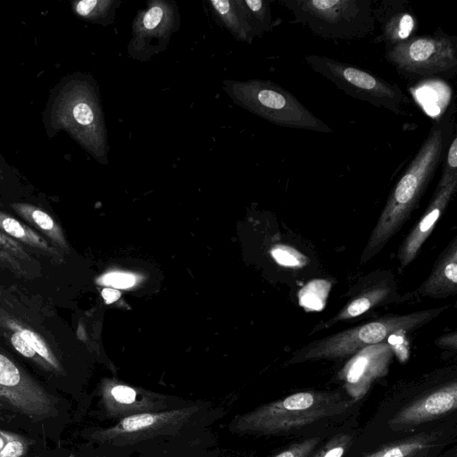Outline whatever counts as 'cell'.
I'll return each instance as SVG.
<instances>
[{
  "label": "cell",
  "instance_id": "cell-1",
  "mask_svg": "<svg viewBox=\"0 0 457 457\" xmlns=\"http://www.w3.org/2000/svg\"><path fill=\"white\" fill-rule=\"evenodd\" d=\"M365 401L340 386L299 390L237 415L228 427L240 435L291 440L328 435L358 420Z\"/></svg>",
  "mask_w": 457,
  "mask_h": 457
},
{
  "label": "cell",
  "instance_id": "cell-2",
  "mask_svg": "<svg viewBox=\"0 0 457 457\" xmlns=\"http://www.w3.org/2000/svg\"><path fill=\"white\" fill-rule=\"evenodd\" d=\"M457 414V370L445 368L401 381L386 392L353 445L402 436Z\"/></svg>",
  "mask_w": 457,
  "mask_h": 457
},
{
  "label": "cell",
  "instance_id": "cell-3",
  "mask_svg": "<svg viewBox=\"0 0 457 457\" xmlns=\"http://www.w3.org/2000/svg\"><path fill=\"white\" fill-rule=\"evenodd\" d=\"M455 133L453 104L434 120L414 158L395 185L361 253V263L378 254L408 220L443 163Z\"/></svg>",
  "mask_w": 457,
  "mask_h": 457
},
{
  "label": "cell",
  "instance_id": "cell-4",
  "mask_svg": "<svg viewBox=\"0 0 457 457\" xmlns=\"http://www.w3.org/2000/svg\"><path fill=\"white\" fill-rule=\"evenodd\" d=\"M448 308L445 305L408 314L386 315L342 330L303 345L291 354L287 364L350 357L366 346L386 341L392 334L421 328Z\"/></svg>",
  "mask_w": 457,
  "mask_h": 457
},
{
  "label": "cell",
  "instance_id": "cell-5",
  "mask_svg": "<svg viewBox=\"0 0 457 457\" xmlns=\"http://www.w3.org/2000/svg\"><path fill=\"white\" fill-rule=\"evenodd\" d=\"M301 24L326 39L353 40L376 29L373 0H279Z\"/></svg>",
  "mask_w": 457,
  "mask_h": 457
},
{
  "label": "cell",
  "instance_id": "cell-6",
  "mask_svg": "<svg viewBox=\"0 0 457 457\" xmlns=\"http://www.w3.org/2000/svg\"><path fill=\"white\" fill-rule=\"evenodd\" d=\"M51 122L68 132L99 161L106 156L105 128L97 96L82 79L68 82L60 91L52 110Z\"/></svg>",
  "mask_w": 457,
  "mask_h": 457
},
{
  "label": "cell",
  "instance_id": "cell-7",
  "mask_svg": "<svg viewBox=\"0 0 457 457\" xmlns=\"http://www.w3.org/2000/svg\"><path fill=\"white\" fill-rule=\"evenodd\" d=\"M228 94L240 106L282 127L330 133L332 129L316 117L294 95L269 80L232 82Z\"/></svg>",
  "mask_w": 457,
  "mask_h": 457
},
{
  "label": "cell",
  "instance_id": "cell-8",
  "mask_svg": "<svg viewBox=\"0 0 457 457\" xmlns=\"http://www.w3.org/2000/svg\"><path fill=\"white\" fill-rule=\"evenodd\" d=\"M385 58L410 81L452 79L457 73V37L439 28L386 48Z\"/></svg>",
  "mask_w": 457,
  "mask_h": 457
},
{
  "label": "cell",
  "instance_id": "cell-9",
  "mask_svg": "<svg viewBox=\"0 0 457 457\" xmlns=\"http://www.w3.org/2000/svg\"><path fill=\"white\" fill-rule=\"evenodd\" d=\"M304 61L313 71L326 78L346 95L376 107L400 115L403 113V105L411 103L396 83L391 84L352 64L318 54H308Z\"/></svg>",
  "mask_w": 457,
  "mask_h": 457
},
{
  "label": "cell",
  "instance_id": "cell-10",
  "mask_svg": "<svg viewBox=\"0 0 457 457\" xmlns=\"http://www.w3.org/2000/svg\"><path fill=\"white\" fill-rule=\"evenodd\" d=\"M196 403L158 412L129 416L107 428L94 429L90 437L115 446L130 445L155 436L174 435L187 427L199 411Z\"/></svg>",
  "mask_w": 457,
  "mask_h": 457
},
{
  "label": "cell",
  "instance_id": "cell-11",
  "mask_svg": "<svg viewBox=\"0 0 457 457\" xmlns=\"http://www.w3.org/2000/svg\"><path fill=\"white\" fill-rule=\"evenodd\" d=\"M457 444V414L411 434L365 445H352L344 457H439Z\"/></svg>",
  "mask_w": 457,
  "mask_h": 457
},
{
  "label": "cell",
  "instance_id": "cell-12",
  "mask_svg": "<svg viewBox=\"0 0 457 457\" xmlns=\"http://www.w3.org/2000/svg\"><path fill=\"white\" fill-rule=\"evenodd\" d=\"M0 395L13 411L33 420L50 417L55 409L54 395L1 352Z\"/></svg>",
  "mask_w": 457,
  "mask_h": 457
},
{
  "label": "cell",
  "instance_id": "cell-13",
  "mask_svg": "<svg viewBox=\"0 0 457 457\" xmlns=\"http://www.w3.org/2000/svg\"><path fill=\"white\" fill-rule=\"evenodd\" d=\"M100 403L105 416L115 420L136 414L163 411L189 404L173 396L146 391L112 380H104L101 385Z\"/></svg>",
  "mask_w": 457,
  "mask_h": 457
},
{
  "label": "cell",
  "instance_id": "cell-14",
  "mask_svg": "<svg viewBox=\"0 0 457 457\" xmlns=\"http://www.w3.org/2000/svg\"><path fill=\"white\" fill-rule=\"evenodd\" d=\"M394 355L387 341L359 350L338 371L340 387L354 399L366 400L373 384L386 376Z\"/></svg>",
  "mask_w": 457,
  "mask_h": 457
},
{
  "label": "cell",
  "instance_id": "cell-15",
  "mask_svg": "<svg viewBox=\"0 0 457 457\" xmlns=\"http://www.w3.org/2000/svg\"><path fill=\"white\" fill-rule=\"evenodd\" d=\"M178 13L172 3L154 1L150 7L138 13L132 27L129 53L134 58L147 60L163 51L176 29Z\"/></svg>",
  "mask_w": 457,
  "mask_h": 457
},
{
  "label": "cell",
  "instance_id": "cell-16",
  "mask_svg": "<svg viewBox=\"0 0 457 457\" xmlns=\"http://www.w3.org/2000/svg\"><path fill=\"white\" fill-rule=\"evenodd\" d=\"M355 295L331 319L316 326L313 331L328 328L337 322L349 320L399 298L396 284L390 271H378L368 275L357 285Z\"/></svg>",
  "mask_w": 457,
  "mask_h": 457
},
{
  "label": "cell",
  "instance_id": "cell-17",
  "mask_svg": "<svg viewBox=\"0 0 457 457\" xmlns=\"http://www.w3.org/2000/svg\"><path fill=\"white\" fill-rule=\"evenodd\" d=\"M457 189V179L445 185H437L431 201L420 220L411 229L399 247L397 258L400 269H405L420 253L440 216L446 209Z\"/></svg>",
  "mask_w": 457,
  "mask_h": 457
},
{
  "label": "cell",
  "instance_id": "cell-18",
  "mask_svg": "<svg viewBox=\"0 0 457 457\" xmlns=\"http://www.w3.org/2000/svg\"><path fill=\"white\" fill-rule=\"evenodd\" d=\"M374 16L380 29L377 40L386 49L408 40L418 29L417 17L406 0H383L374 6Z\"/></svg>",
  "mask_w": 457,
  "mask_h": 457
},
{
  "label": "cell",
  "instance_id": "cell-19",
  "mask_svg": "<svg viewBox=\"0 0 457 457\" xmlns=\"http://www.w3.org/2000/svg\"><path fill=\"white\" fill-rule=\"evenodd\" d=\"M422 296L445 298L457 293V237H455L435 263L428 278L418 288Z\"/></svg>",
  "mask_w": 457,
  "mask_h": 457
},
{
  "label": "cell",
  "instance_id": "cell-20",
  "mask_svg": "<svg viewBox=\"0 0 457 457\" xmlns=\"http://www.w3.org/2000/svg\"><path fill=\"white\" fill-rule=\"evenodd\" d=\"M0 231L19 243L34 248L58 264L63 261L61 250L51 242L29 225L2 211H0Z\"/></svg>",
  "mask_w": 457,
  "mask_h": 457
},
{
  "label": "cell",
  "instance_id": "cell-21",
  "mask_svg": "<svg viewBox=\"0 0 457 457\" xmlns=\"http://www.w3.org/2000/svg\"><path fill=\"white\" fill-rule=\"evenodd\" d=\"M12 210L41 236L44 235L59 250L67 249V242L61 226L41 208L27 203L11 204Z\"/></svg>",
  "mask_w": 457,
  "mask_h": 457
},
{
  "label": "cell",
  "instance_id": "cell-22",
  "mask_svg": "<svg viewBox=\"0 0 457 457\" xmlns=\"http://www.w3.org/2000/svg\"><path fill=\"white\" fill-rule=\"evenodd\" d=\"M0 327L15 331L46 363L50 371L60 373L61 363L47 342L29 325L13 318L9 313L0 312Z\"/></svg>",
  "mask_w": 457,
  "mask_h": 457
},
{
  "label": "cell",
  "instance_id": "cell-23",
  "mask_svg": "<svg viewBox=\"0 0 457 457\" xmlns=\"http://www.w3.org/2000/svg\"><path fill=\"white\" fill-rule=\"evenodd\" d=\"M212 8L224 26L241 41L251 42L257 37L243 1H212Z\"/></svg>",
  "mask_w": 457,
  "mask_h": 457
},
{
  "label": "cell",
  "instance_id": "cell-24",
  "mask_svg": "<svg viewBox=\"0 0 457 457\" xmlns=\"http://www.w3.org/2000/svg\"><path fill=\"white\" fill-rule=\"evenodd\" d=\"M35 260L23 245L0 231V266L22 278L35 276Z\"/></svg>",
  "mask_w": 457,
  "mask_h": 457
},
{
  "label": "cell",
  "instance_id": "cell-25",
  "mask_svg": "<svg viewBox=\"0 0 457 457\" xmlns=\"http://www.w3.org/2000/svg\"><path fill=\"white\" fill-rule=\"evenodd\" d=\"M360 429L358 420L345 423L326 436L310 457H344Z\"/></svg>",
  "mask_w": 457,
  "mask_h": 457
},
{
  "label": "cell",
  "instance_id": "cell-26",
  "mask_svg": "<svg viewBox=\"0 0 457 457\" xmlns=\"http://www.w3.org/2000/svg\"><path fill=\"white\" fill-rule=\"evenodd\" d=\"M331 283L326 279H314L298 292L299 304L306 311H320L326 304Z\"/></svg>",
  "mask_w": 457,
  "mask_h": 457
},
{
  "label": "cell",
  "instance_id": "cell-27",
  "mask_svg": "<svg viewBox=\"0 0 457 457\" xmlns=\"http://www.w3.org/2000/svg\"><path fill=\"white\" fill-rule=\"evenodd\" d=\"M118 2L112 0H82L73 4L77 15L89 21H104L114 14Z\"/></svg>",
  "mask_w": 457,
  "mask_h": 457
},
{
  "label": "cell",
  "instance_id": "cell-28",
  "mask_svg": "<svg viewBox=\"0 0 457 457\" xmlns=\"http://www.w3.org/2000/svg\"><path fill=\"white\" fill-rule=\"evenodd\" d=\"M243 2L249 21L257 36L272 29L274 22L271 18L270 1L245 0Z\"/></svg>",
  "mask_w": 457,
  "mask_h": 457
},
{
  "label": "cell",
  "instance_id": "cell-29",
  "mask_svg": "<svg viewBox=\"0 0 457 457\" xmlns=\"http://www.w3.org/2000/svg\"><path fill=\"white\" fill-rule=\"evenodd\" d=\"M328 435L291 440L269 457H310Z\"/></svg>",
  "mask_w": 457,
  "mask_h": 457
},
{
  "label": "cell",
  "instance_id": "cell-30",
  "mask_svg": "<svg viewBox=\"0 0 457 457\" xmlns=\"http://www.w3.org/2000/svg\"><path fill=\"white\" fill-rule=\"evenodd\" d=\"M270 253L275 261L285 267L300 269L310 262L307 256L290 245H278Z\"/></svg>",
  "mask_w": 457,
  "mask_h": 457
},
{
  "label": "cell",
  "instance_id": "cell-31",
  "mask_svg": "<svg viewBox=\"0 0 457 457\" xmlns=\"http://www.w3.org/2000/svg\"><path fill=\"white\" fill-rule=\"evenodd\" d=\"M438 185H445L457 179V132L453 135L443 162Z\"/></svg>",
  "mask_w": 457,
  "mask_h": 457
},
{
  "label": "cell",
  "instance_id": "cell-32",
  "mask_svg": "<svg viewBox=\"0 0 457 457\" xmlns=\"http://www.w3.org/2000/svg\"><path fill=\"white\" fill-rule=\"evenodd\" d=\"M6 443L0 451V457H22L28 450L27 441L21 436L5 431Z\"/></svg>",
  "mask_w": 457,
  "mask_h": 457
},
{
  "label": "cell",
  "instance_id": "cell-33",
  "mask_svg": "<svg viewBox=\"0 0 457 457\" xmlns=\"http://www.w3.org/2000/svg\"><path fill=\"white\" fill-rule=\"evenodd\" d=\"M406 332L399 331L390 335L386 341L391 345L393 352L402 361L408 358V342L406 339Z\"/></svg>",
  "mask_w": 457,
  "mask_h": 457
},
{
  "label": "cell",
  "instance_id": "cell-34",
  "mask_svg": "<svg viewBox=\"0 0 457 457\" xmlns=\"http://www.w3.org/2000/svg\"><path fill=\"white\" fill-rule=\"evenodd\" d=\"M104 283L118 288H126L134 285L135 278L130 274L114 272L106 275Z\"/></svg>",
  "mask_w": 457,
  "mask_h": 457
},
{
  "label": "cell",
  "instance_id": "cell-35",
  "mask_svg": "<svg viewBox=\"0 0 457 457\" xmlns=\"http://www.w3.org/2000/svg\"><path fill=\"white\" fill-rule=\"evenodd\" d=\"M102 295L108 303L116 301L120 297V292L111 288L104 289Z\"/></svg>",
  "mask_w": 457,
  "mask_h": 457
},
{
  "label": "cell",
  "instance_id": "cell-36",
  "mask_svg": "<svg viewBox=\"0 0 457 457\" xmlns=\"http://www.w3.org/2000/svg\"><path fill=\"white\" fill-rule=\"evenodd\" d=\"M6 440L7 439H6V436H5V431L0 429V451L4 446Z\"/></svg>",
  "mask_w": 457,
  "mask_h": 457
},
{
  "label": "cell",
  "instance_id": "cell-37",
  "mask_svg": "<svg viewBox=\"0 0 457 457\" xmlns=\"http://www.w3.org/2000/svg\"><path fill=\"white\" fill-rule=\"evenodd\" d=\"M2 178H3V171H2V170L0 168V179H2Z\"/></svg>",
  "mask_w": 457,
  "mask_h": 457
}]
</instances>
